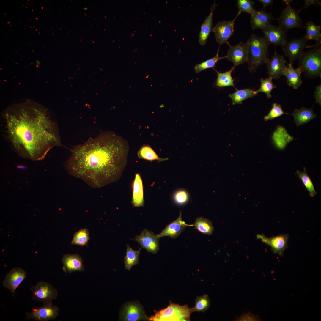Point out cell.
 I'll return each instance as SVG.
<instances>
[{
    "label": "cell",
    "mask_w": 321,
    "mask_h": 321,
    "mask_svg": "<svg viewBox=\"0 0 321 321\" xmlns=\"http://www.w3.org/2000/svg\"><path fill=\"white\" fill-rule=\"evenodd\" d=\"M284 113L280 104L274 103L272 107L267 115L265 116L264 119L265 121L273 119L282 115Z\"/></svg>",
    "instance_id": "obj_37"
},
{
    "label": "cell",
    "mask_w": 321,
    "mask_h": 321,
    "mask_svg": "<svg viewBox=\"0 0 321 321\" xmlns=\"http://www.w3.org/2000/svg\"><path fill=\"white\" fill-rule=\"evenodd\" d=\"M258 317L251 313L245 314L241 316L239 320L241 321H257L258 320Z\"/></svg>",
    "instance_id": "obj_40"
},
{
    "label": "cell",
    "mask_w": 321,
    "mask_h": 321,
    "mask_svg": "<svg viewBox=\"0 0 321 321\" xmlns=\"http://www.w3.org/2000/svg\"><path fill=\"white\" fill-rule=\"evenodd\" d=\"M210 305V300L207 295L198 296L195 300V306L192 308L193 312H205L209 308Z\"/></svg>",
    "instance_id": "obj_35"
},
{
    "label": "cell",
    "mask_w": 321,
    "mask_h": 321,
    "mask_svg": "<svg viewBox=\"0 0 321 321\" xmlns=\"http://www.w3.org/2000/svg\"><path fill=\"white\" fill-rule=\"evenodd\" d=\"M314 48L304 52L299 59V67L308 77H321V41L316 42Z\"/></svg>",
    "instance_id": "obj_4"
},
{
    "label": "cell",
    "mask_w": 321,
    "mask_h": 321,
    "mask_svg": "<svg viewBox=\"0 0 321 321\" xmlns=\"http://www.w3.org/2000/svg\"><path fill=\"white\" fill-rule=\"evenodd\" d=\"M62 262L63 270L65 273H71L85 270L82 258L78 254H66L63 256Z\"/></svg>",
    "instance_id": "obj_20"
},
{
    "label": "cell",
    "mask_w": 321,
    "mask_h": 321,
    "mask_svg": "<svg viewBox=\"0 0 321 321\" xmlns=\"http://www.w3.org/2000/svg\"><path fill=\"white\" fill-rule=\"evenodd\" d=\"M295 174L298 178L301 180L303 185L308 191L310 196L311 197H313L317 194V192L314 188L312 180L306 173V168H304V170L302 172L299 170L297 171Z\"/></svg>",
    "instance_id": "obj_31"
},
{
    "label": "cell",
    "mask_w": 321,
    "mask_h": 321,
    "mask_svg": "<svg viewBox=\"0 0 321 321\" xmlns=\"http://www.w3.org/2000/svg\"><path fill=\"white\" fill-rule=\"evenodd\" d=\"M272 79L268 78L265 79L261 78L260 81L261 86L259 88L256 90V93L262 92L265 94L268 98L272 97L271 92L273 89L276 88V86L273 84Z\"/></svg>",
    "instance_id": "obj_34"
},
{
    "label": "cell",
    "mask_w": 321,
    "mask_h": 321,
    "mask_svg": "<svg viewBox=\"0 0 321 321\" xmlns=\"http://www.w3.org/2000/svg\"><path fill=\"white\" fill-rule=\"evenodd\" d=\"M241 13L238 12L232 20L219 21L213 27L212 32L214 33L216 40L220 45L224 43L230 44L228 40L234 34L235 21Z\"/></svg>",
    "instance_id": "obj_9"
},
{
    "label": "cell",
    "mask_w": 321,
    "mask_h": 321,
    "mask_svg": "<svg viewBox=\"0 0 321 321\" xmlns=\"http://www.w3.org/2000/svg\"><path fill=\"white\" fill-rule=\"evenodd\" d=\"M192 226L193 225L186 224L182 220L181 212H180L179 216L176 220L168 224L160 233L156 235L159 239L165 236L175 239L183 231L185 227Z\"/></svg>",
    "instance_id": "obj_18"
},
{
    "label": "cell",
    "mask_w": 321,
    "mask_h": 321,
    "mask_svg": "<svg viewBox=\"0 0 321 321\" xmlns=\"http://www.w3.org/2000/svg\"><path fill=\"white\" fill-rule=\"evenodd\" d=\"M257 95L256 91L250 89H246L236 91L229 95L232 101V104H242L245 100L253 97Z\"/></svg>",
    "instance_id": "obj_25"
},
{
    "label": "cell",
    "mask_w": 321,
    "mask_h": 321,
    "mask_svg": "<svg viewBox=\"0 0 321 321\" xmlns=\"http://www.w3.org/2000/svg\"><path fill=\"white\" fill-rule=\"evenodd\" d=\"M247 47L246 62L252 73L259 66L267 64L269 58L268 48L270 44L263 37L253 34L246 43Z\"/></svg>",
    "instance_id": "obj_3"
},
{
    "label": "cell",
    "mask_w": 321,
    "mask_h": 321,
    "mask_svg": "<svg viewBox=\"0 0 321 321\" xmlns=\"http://www.w3.org/2000/svg\"><path fill=\"white\" fill-rule=\"evenodd\" d=\"M158 238L152 232L144 229L134 240L148 252L156 253L159 249Z\"/></svg>",
    "instance_id": "obj_12"
},
{
    "label": "cell",
    "mask_w": 321,
    "mask_h": 321,
    "mask_svg": "<svg viewBox=\"0 0 321 321\" xmlns=\"http://www.w3.org/2000/svg\"><path fill=\"white\" fill-rule=\"evenodd\" d=\"M189 195L187 192L183 190L176 192L174 194V199L176 203L180 205L185 204L188 200Z\"/></svg>",
    "instance_id": "obj_38"
},
{
    "label": "cell",
    "mask_w": 321,
    "mask_h": 321,
    "mask_svg": "<svg viewBox=\"0 0 321 321\" xmlns=\"http://www.w3.org/2000/svg\"><path fill=\"white\" fill-rule=\"evenodd\" d=\"M304 6L302 8V10L303 9L307 8L310 5H321V3L319 0H304Z\"/></svg>",
    "instance_id": "obj_41"
},
{
    "label": "cell",
    "mask_w": 321,
    "mask_h": 321,
    "mask_svg": "<svg viewBox=\"0 0 321 321\" xmlns=\"http://www.w3.org/2000/svg\"><path fill=\"white\" fill-rule=\"evenodd\" d=\"M258 1L263 4V9L267 6L273 5L274 2L273 0H259Z\"/></svg>",
    "instance_id": "obj_42"
},
{
    "label": "cell",
    "mask_w": 321,
    "mask_h": 321,
    "mask_svg": "<svg viewBox=\"0 0 321 321\" xmlns=\"http://www.w3.org/2000/svg\"><path fill=\"white\" fill-rule=\"evenodd\" d=\"M57 296L56 289L47 282H38L32 291V299L35 301L41 302L43 303L51 302L56 299Z\"/></svg>",
    "instance_id": "obj_7"
},
{
    "label": "cell",
    "mask_w": 321,
    "mask_h": 321,
    "mask_svg": "<svg viewBox=\"0 0 321 321\" xmlns=\"http://www.w3.org/2000/svg\"><path fill=\"white\" fill-rule=\"evenodd\" d=\"M228 45L229 49L227 51L226 58L232 62L234 66L242 64L246 62L247 47L246 43L240 42L234 46L230 44Z\"/></svg>",
    "instance_id": "obj_16"
},
{
    "label": "cell",
    "mask_w": 321,
    "mask_h": 321,
    "mask_svg": "<svg viewBox=\"0 0 321 321\" xmlns=\"http://www.w3.org/2000/svg\"><path fill=\"white\" fill-rule=\"evenodd\" d=\"M121 317L123 320L128 321L150 320L146 316L141 306L136 303L126 305L122 311Z\"/></svg>",
    "instance_id": "obj_17"
},
{
    "label": "cell",
    "mask_w": 321,
    "mask_h": 321,
    "mask_svg": "<svg viewBox=\"0 0 321 321\" xmlns=\"http://www.w3.org/2000/svg\"><path fill=\"white\" fill-rule=\"evenodd\" d=\"M127 141L112 132L101 133L74 147L67 162L71 175L100 188L120 178L127 163Z\"/></svg>",
    "instance_id": "obj_1"
},
{
    "label": "cell",
    "mask_w": 321,
    "mask_h": 321,
    "mask_svg": "<svg viewBox=\"0 0 321 321\" xmlns=\"http://www.w3.org/2000/svg\"><path fill=\"white\" fill-rule=\"evenodd\" d=\"M192 308L187 305L181 306L173 303L166 308L157 312L152 316L150 320L157 321H189L191 314L193 312Z\"/></svg>",
    "instance_id": "obj_5"
},
{
    "label": "cell",
    "mask_w": 321,
    "mask_h": 321,
    "mask_svg": "<svg viewBox=\"0 0 321 321\" xmlns=\"http://www.w3.org/2000/svg\"><path fill=\"white\" fill-rule=\"evenodd\" d=\"M217 5L215 1L211 8L210 12L205 19L201 27L199 35V41L200 45H204L211 32L213 27V16L214 11Z\"/></svg>",
    "instance_id": "obj_22"
},
{
    "label": "cell",
    "mask_w": 321,
    "mask_h": 321,
    "mask_svg": "<svg viewBox=\"0 0 321 321\" xmlns=\"http://www.w3.org/2000/svg\"><path fill=\"white\" fill-rule=\"evenodd\" d=\"M9 139L21 157L43 159L53 147L60 145L58 130L46 109L32 101L13 105L4 113Z\"/></svg>",
    "instance_id": "obj_2"
},
{
    "label": "cell",
    "mask_w": 321,
    "mask_h": 321,
    "mask_svg": "<svg viewBox=\"0 0 321 321\" xmlns=\"http://www.w3.org/2000/svg\"><path fill=\"white\" fill-rule=\"evenodd\" d=\"M89 235L87 229L84 228L80 229L73 235L71 244L81 246L86 245L89 239Z\"/></svg>",
    "instance_id": "obj_33"
},
{
    "label": "cell",
    "mask_w": 321,
    "mask_h": 321,
    "mask_svg": "<svg viewBox=\"0 0 321 321\" xmlns=\"http://www.w3.org/2000/svg\"><path fill=\"white\" fill-rule=\"evenodd\" d=\"M297 126L307 123L318 117L314 113L313 109L302 107L300 109H295L291 114Z\"/></svg>",
    "instance_id": "obj_24"
},
{
    "label": "cell",
    "mask_w": 321,
    "mask_h": 321,
    "mask_svg": "<svg viewBox=\"0 0 321 321\" xmlns=\"http://www.w3.org/2000/svg\"><path fill=\"white\" fill-rule=\"evenodd\" d=\"M193 225L196 229L204 234H211L213 231L212 222L202 217L197 218Z\"/></svg>",
    "instance_id": "obj_30"
},
{
    "label": "cell",
    "mask_w": 321,
    "mask_h": 321,
    "mask_svg": "<svg viewBox=\"0 0 321 321\" xmlns=\"http://www.w3.org/2000/svg\"><path fill=\"white\" fill-rule=\"evenodd\" d=\"M235 67V66H233L229 71L223 73L216 71L218 76L216 85L217 86L219 87H223L232 86L235 88L234 84V80L231 76L232 73Z\"/></svg>",
    "instance_id": "obj_29"
},
{
    "label": "cell",
    "mask_w": 321,
    "mask_h": 321,
    "mask_svg": "<svg viewBox=\"0 0 321 321\" xmlns=\"http://www.w3.org/2000/svg\"><path fill=\"white\" fill-rule=\"evenodd\" d=\"M284 56L278 54L275 51L274 55L267 63V74L269 77L273 79H279L287 66Z\"/></svg>",
    "instance_id": "obj_15"
},
{
    "label": "cell",
    "mask_w": 321,
    "mask_h": 321,
    "mask_svg": "<svg viewBox=\"0 0 321 321\" xmlns=\"http://www.w3.org/2000/svg\"><path fill=\"white\" fill-rule=\"evenodd\" d=\"M257 238L270 246L272 251L276 254L282 255L284 251L287 247L289 235L286 234L268 238L263 235L259 234Z\"/></svg>",
    "instance_id": "obj_14"
},
{
    "label": "cell",
    "mask_w": 321,
    "mask_h": 321,
    "mask_svg": "<svg viewBox=\"0 0 321 321\" xmlns=\"http://www.w3.org/2000/svg\"><path fill=\"white\" fill-rule=\"evenodd\" d=\"M137 155L139 158L151 161L157 160L161 162L168 159L160 158L152 148L148 145H144L138 152Z\"/></svg>",
    "instance_id": "obj_26"
},
{
    "label": "cell",
    "mask_w": 321,
    "mask_h": 321,
    "mask_svg": "<svg viewBox=\"0 0 321 321\" xmlns=\"http://www.w3.org/2000/svg\"><path fill=\"white\" fill-rule=\"evenodd\" d=\"M307 41L304 37L299 39L293 38L287 41L282 48L285 55L289 60V63L293 64L294 61L299 58L307 47Z\"/></svg>",
    "instance_id": "obj_10"
},
{
    "label": "cell",
    "mask_w": 321,
    "mask_h": 321,
    "mask_svg": "<svg viewBox=\"0 0 321 321\" xmlns=\"http://www.w3.org/2000/svg\"><path fill=\"white\" fill-rule=\"evenodd\" d=\"M59 309L52 302L43 303L41 307L32 309L26 314V320L33 319L38 321H47L56 319L59 314Z\"/></svg>",
    "instance_id": "obj_8"
},
{
    "label": "cell",
    "mask_w": 321,
    "mask_h": 321,
    "mask_svg": "<svg viewBox=\"0 0 321 321\" xmlns=\"http://www.w3.org/2000/svg\"><path fill=\"white\" fill-rule=\"evenodd\" d=\"M251 15V24L253 30L259 29L262 30L269 24L271 21L277 19L273 18L271 12L267 13L263 9L255 10Z\"/></svg>",
    "instance_id": "obj_19"
},
{
    "label": "cell",
    "mask_w": 321,
    "mask_h": 321,
    "mask_svg": "<svg viewBox=\"0 0 321 321\" xmlns=\"http://www.w3.org/2000/svg\"><path fill=\"white\" fill-rule=\"evenodd\" d=\"M144 202L142 180L140 174L137 173L133 184L132 203L134 207H137L143 206Z\"/></svg>",
    "instance_id": "obj_23"
},
{
    "label": "cell",
    "mask_w": 321,
    "mask_h": 321,
    "mask_svg": "<svg viewBox=\"0 0 321 321\" xmlns=\"http://www.w3.org/2000/svg\"><path fill=\"white\" fill-rule=\"evenodd\" d=\"M26 272L22 269L14 268L6 274L2 285L14 295L15 290L26 278Z\"/></svg>",
    "instance_id": "obj_13"
},
{
    "label": "cell",
    "mask_w": 321,
    "mask_h": 321,
    "mask_svg": "<svg viewBox=\"0 0 321 321\" xmlns=\"http://www.w3.org/2000/svg\"><path fill=\"white\" fill-rule=\"evenodd\" d=\"M302 9L297 10L287 5L281 11L280 17L277 18L279 26L286 31L293 28L304 27L299 14Z\"/></svg>",
    "instance_id": "obj_6"
},
{
    "label": "cell",
    "mask_w": 321,
    "mask_h": 321,
    "mask_svg": "<svg viewBox=\"0 0 321 321\" xmlns=\"http://www.w3.org/2000/svg\"><path fill=\"white\" fill-rule=\"evenodd\" d=\"M321 26L316 25L311 21H309L305 27L306 34L304 37L308 41L311 40L316 42L321 41Z\"/></svg>",
    "instance_id": "obj_28"
},
{
    "label": "cell",
    "mask_w": 321,
    "mask_h": 321,
    "mask_svg": "<svg viewBox=\"0 0 321 321\" xmlns=\"http://www.w3.org/2000/svg\"><path fill=\"white\" fill-rule=\"evenodd\" d=\"M219 48L220 47L214 57L197 64L194 67V68L196 73H198L204 70L215 67L216 63L219 60L226 58V56L222 57L219 56Z\"/></svg>",
    "instance_id": "obj_32"
},
{
    "label": "cell",
    "mask_w": 321,
    "mask_h": 321,
    "mask_svg": "<svg viewBox=\"0 0 321 321\" xmlns=\"http://www.w3.org/2000/svg\"><path fill=\"white\" fill-rule=\"evenodd\" d=\"M293 0H282V1L284 3H285L287 5L290 4L292 2H293Z\"/></svg>",
    "instance_id": "obj_43"
},
{
    "label": "cell",
    "mask_w": 321,
    "mask_h": 321,
    "mask_svg": "<svg viewBox=\"0 0 321 321\" xmlns=\"http://www.w3.org/2000/svg\"><path fill=\"white\" fill-rule=\"evenodd\" d=\"M141 248L135 251L128 245L127 246L126 255L124 258L125 268L129 270L132 267L139 263V257Z\"/></svg>",
    "instance_id": "obj_27"
},
{
    "label": "cell",
    "mask_w": 321,
    "mask_h": 321,
    "mask_svg": "<svg viewBox=\"0 0 321 321\" xmlns=\"http://www.w3.org/2000/svg\"><path fill=\"white\" fill-rule=\"evenodd\" d=\"M254 4V2L251 0H238L237 7L239 10L238 12L251 14L255 10L253 7Z\"/></svg>",
    "instance_id": "obj_36"
},
{
    "label": "cell",
    "mask_w": 321,
    "mask_h": 321,
    "mask_svg": "<svg viewBox=\"0 0 321 321\" xmlns=\"http://www.w3.org/2000/svg\"><path fill=\"white\" fill-rule=\"evenodd\" d=\"M262 31L263 37L270 45H279L283 48L287 41V31L279 26L270 24Z\"/></svg>",
    "instance_id": "obj_11"
},
{
    "label": "cell",
    "mask_w": 321,
    "mask_h": 321,
    "mask_svg": "<svg viewBox=\"0 0 321 321\" xmlns=\"http://www.w3.org/2000/svg\"><path fill=\"white\" fill-rule=\"evenodd\" d=\"M302 73L300 68L294 69L293 64L289 63L283 71L282 75L285 77L288 85L296 89L302 83L301 76Z\"/></svg>",
    "instance_id": "obj_21"
},
{
    "label": "cell",
    "mask_w": 321,
    "mask_h": 321,
    "mask_svg": "<svg viewBox=\"0 0 321 321\" xmlns=\"http://www.w3.org/2000/svg\"><path fill=\"white\" fill-rule=\"evenodd\" d=\"M314 97L316 102L320 105H321V85L317 86L315 88L314 92Z\"/></svg>",
    "instance_id": "obj_39"
}]
</instances>
